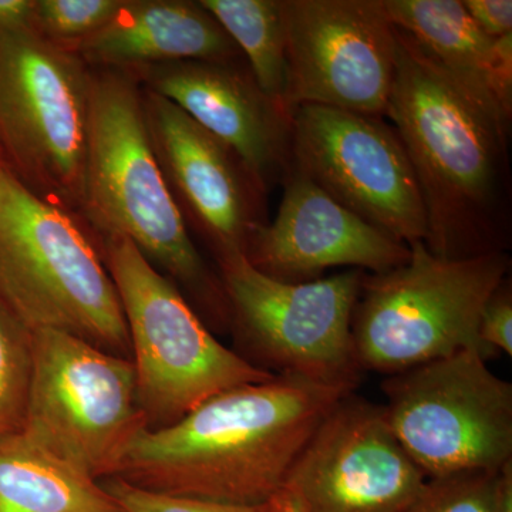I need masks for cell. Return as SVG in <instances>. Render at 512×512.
Here are the masks:
<instances>
[{"instance_id":"3","label":"cell","mask_w":512,"mask_h":512,"mask_svg":"<svg viewBox=\"0 0 512 512\" xmlns=\"http://www.w3.org/2000/svg\"><path fill=\"white\" fill-rule=\"evenodd\" d=\"M80 220L89 221L100 237L133 242L202 305L229 319L221 279L195 248L158 167L140 83L124 70L92 69Z\"/></svg>"},{"instance_id":"18","label":"cell","mask_w":512,"mask_h":512,"mask_svg":"<svg viewBox=\"0 0 512 512\" xmlns=\"http://www.w3.org/2000/svg\"><path fill=\"white\" fill-rule=\"evenodd\" d=\"M404 30L461 87L503 119L512 116V33L485 35L458 0H383Z\"/></svg>"},{"instance_id":"14","label":"cell","mask_w":512,"mask_h":512,"mask_svg":"<svg viewBox=\"0 0 512 512\" xmlns=\"http://www.w3.org/2000/svg\"><path fill=\"white\" fill-rule=\"evenodd\" d=\"M141 100L154 156L184 221H191L217 259L247 254L265 225L266 192L227 144L177 104L143 86Z\"/></svg>"},{"instance_id":"19","label":"cell","mask_w":512,"mask_h":512,"mask_svg":"<svg viewBox=\"0 0 512 512\" xmlns=\"http://www.w3.org/2000/svg\"><path fill=\"white\" fill-rule=\"evenodd\" d=\"M0 512H124L103 485L25 434L0 437Z\"/></svg>"},{"instance_id":"5","label":"cell","mask_w":512,"mask_h":512,"mask_svg":"<svg viewBox=\"0 0 512 512\" xmlns=\"http://www.w3.org/2000/svg\"><path fill=\"white\" fill-rule=\"evenodd\" d=\"M80 222L10 175L0 202V302L30 330H62L120 356L130 349L126 318Z\"/></svg>"},{"instance_id":"26","label":"cell","mask_w":512,"mask_h":512,"mask_svg":"<svg viewBox=\"0 0 512 512\" xmlns=\"http://www.w3.org/2000/svg\"><path fill=\"white\" fill-rule=\"evenodd\" d=\"M464 8L491 39L512 33L511 0H466Z\"/></svg>"},{"instance_id":"12","label":"cell","mask_w":512,"mask_h":512,"mask_svg":"<svg viewBox=\"0 0 512 512\" xmlns=\"http://www.w3.org/2000/svg\"><path fill=\"white\" fill-rule=\"evenodd\" d=\"M289 104L383 117L396 35L383 0H282Z\"/></svg>"},{"instance_id":"23","label":"cell","mask_w":512,"mask_h":512,"mask_svg":"<svg viewBox=\"0 0 512 512\" xmlns=\"http://www.w3.org/2000/svg\"><path fill=\"white\" fill-rule=\"evenodd\" d=\"M495 473L430 478L404 512H494Z\"/></svg>"},{"instance_id":"10","label":"cell","mask_w":512,"mask_h":512,"mask_svg":"<svg viewBox=\"0 0 512 512\" xmlns=\"http://www.w3.org/2000/svg\"><path fill=\"white\" fill-rule=\"evenodd\" d=\"M382 390L387 424L427 480L512 460V384L476 350L387 376Z\"/></svg>"},{"instance_id":"20","label":"cell","mask_w":512,"mask_h":512,"mask_svg":"<svg viewBox=\"0 0 512 512\" xmlns=\"http://www.w3.org/2000/svg\"><path fill=\"white\" fill-rule=\"evenodd\" d=\"M244 56L259 89L292 119L282 0H201Z\"/></svg>"},{"instance_id":"13","label":"cell","mask_w":512,"mask_h":512,"mask_svg":"<svg viewBox=\"0 0 512 512\" xmlns=\"http://www.w3.org/2000/svg\"><path fill=\"white\" fill-rule=\"evenodd\" d=\"M426 483L383 407L350 393L319 424L269 501L278 512H404Z\"/></svg>"},{"instance_id":"17","label":"cell","mask_w":512,"mask_h":512,"mask_svg":"<svg viewBox=\"0 0 512 512\" xmlns=\"http://www.w3.org/2000/svg\"><path fill=\"white\" fill-rule=\"evenodd\" d=\"M72 50L90 69L244 59L218 20L200 2L188 0H124L103 29Z\"/></svg>"},{"instance_id":"2","label":"cell","mask_w":512,"mask_h":512,"mask_svg":"<svg viewBox=\"0 0 512 512\" xmlns=\"http://www.w3.org/2000/svg\"><path fill=\"white\" fill-rule=\"evenodd\" d=\"M350 393L284 376L225 390L173 426L143 431L114 477L156 493L268 503L319 424Z\"/></svg>"},{"instance_id":"8","label":"cell","mask_w":512,"mask_h":512,"mask_svg":"<svg viewBox=\"0 0 512 512\" xmlns=\"http://www.w3.org/2000/svg\"><path fill=\"white\" fill-rule=\"evenodd\" d=\"M146 430L133 360L62 330H32L29 402L20 433L97 481L116 476Z\"/></svg>"},{"instance_id":"1","label":"cell","mask_w":512,"mask_h":512,"mask_svg":"<svg viewBox=\"0 0 512 512\" xmlns=\"http://www.w3.org/2000/svg\"><path fill=\"white\" fill-rule=\"evenodd\" d=\"M396 74L387 117L406 148L426 211L423 244L446 259L507 252L510 121L453 79L394 26Z\"/></svg>"},{"instance_id":"16","label":"cell","mask_w":512,"mask_h":512,"mask_svg":"<svg viewBox=\"0 0 512 512\" xmlns=\"http://www.w3.org/2000/svg\"><path fill=\"white\" fill-rule=\"evenodd\" d=\"M249 264L278 281H316L336 266L383 274L406 264L410 247L363 221L289 168L281 207L255 232Z\"/></svg>"},{"instance_id":"24","label":"cell","mask_w":512,"mask_h":512,"mask_svg":"<svg viewBox=\"0 0 512 512\" xmlns=\"http://www.w3.org/2000/svg\"><path fill=\"white\" fill-rule=\"evenodd\" d=\"M103 487L124 512H278L271 501L248 505L180 497L136 487L116 477Z\"/></svg>"},{"instance_id":"4","label":"cell","mask_w":512,"mask_h":512,"mask_svg":"<svg viewBox=\"0 0 512 512\" xmlns=\"http://www.w3.org/2000/svg\"><path fill=\"white\" fill-rule=\"evenodd\" d=\"M510 268L507 252L446 259L416 242L406 264L365 275L352 318L362 372L397 375L460 350H476L487 362L497 357L478 325Z\"/></svg>"},{"instance_id":"25","label":"cell","mask_w":512,"mask_h":512,"mask_svg":"<svg viewBox=\"0 0 512 512\" xmlns=\"http://www.w3.org/2000/svg\"><path fill=\"white\" fill-rule=\"evenodd\" d=\"M478 336L488 349L512 356V289L510 276L498 286L481 313Z\"/></svg>"},{"instance_id":"22","label":"cell","mask_w":512,"mask_h":512,"mask_svg":"<svg viewBox=\"0 0 512 512\" xmlns=\"http://www.w3.org/2000/svg\"><path fill=\"white\" fill-rule=\"evenodd\" d=\"M124 0H36L33 30L49 42L67 47L103 29Z\"/></svg>"},{"instance_id":"7","label":"cell","mask_w":512,"mask_h":512,"mask_svg":"<svg viewBox=\"0 0 512 512\" xmlns=\"http://www.w3.org/2000/svg\"><path fill=\"white\" fill-rule=\"evenodd\" d=\"M90 86L92 69L73 50L33 29L0 30V161L26 190L77 220Z\"/></svg>"},{"instance_id":"29","label":"cell","mask_w":512,"mask_h":512,"mask_svg":"<svg viewBox=\"0 0 512 512\" xmlns=\"http://www.w3.org/2000/svg\"><path fill=\"white\" fill-rule=\"evenodd\" d=\"M10 174L6 170L5 165L0 161V202H2L3 194H5L6 184H8Z\"/></svg>"},{"instance_id":"28","label":"cell","mask_w":512,"mask_h":512,"mask_svg":"<svg viewBox=\"0 0 512 512\" xmlns=\"http://www.w3.org/2000/svg\"><path fill=\"white\" fill-rule=\"evenodd\" d=\"M494 512H512V460L495 474Z\"/></svg>"},{"instance_id":"6","label":"cell","mask_w":512,"mask_h":512,"mask_svg":"<svg viewBox=\"0 0 512 512\" xmlns=\"http://www.w3.org/2000/svg\"><path fill=\"white\" fill-rule=\"evenodd\" d=\"M100 245L126 318L148 430L173 426L225 390L274 379L221 345L133 242L100 237Z\"/></svg>"},{"instance_id":"11","label":"cell","mask_w":512,"mask_h":512,"mask_svg":"<svg viewBox=\"0 0 512 512\" xmlns=\"http://www.w3.org/2000/svg\"><path fill=\"white\" fill-rule=\"evenodd\" d=\"M291 168L363 221L406 245L424 242L426 211L396 128L382 117L298 106Z\"/></svg>"},{"instance_id":"9","label":"cell","mask_w":512,"mask_h":512,"mask_svg":"<svg viewBox=\"0 0 512 512\" xmlns=\"http://www.w3.org/2000/svg\"><path fill=\"white\" fill-rule=\"evenodd\" d=\"M229 319L255 357L274 376L356 390L362 379L352 318L365 272H343L303 284L278 281L247 256L218 259Z\"/></svg>"},{"instance_id":"15","label":"cell","mask_w":512,"mask_h":512,"mask_svg":"<svg viewBox=\"0 0 512 512\" xmlns=\"http://www.w3.org/2000/svg\"><path fill=\"white\" fill-rule=\"evenodd\" d=\"M124 72L227 144L265 192L291 168V117L259 89L248 64L183 60Z\"/></svg>"},{"instance_id":"21","label":"cell","mask_w":512,"mask_h":512,"mask_svg":"<svg viewBox=\"0 0 512 512\" xmlns=\"http://www.w3.org/2000/svg\"><path fill=\"white\" fill-rule=\"evenodd\" d=\"M32 376V330L0 302V437L20 433Z\"/></svg>"},{"instance_id":"27","label":"cell","mask_w":512,"mask_h":512,"mask_svg":"<svg viewBox=\"0 0 512 512\" xmlns=\"http://www.w3.org/2000/svg\"><path fill=\"white\" fill-rule=\"evenodd\" d=\"M36 0H0V30L33 29Z\"/></svg>"}]
</instances>
